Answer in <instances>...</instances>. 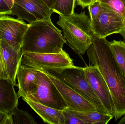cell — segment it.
<instances>
[{"instance_id": "1", "label": "cell", "mask_w": 125, "mask_h": 124, "mask_svg": "<svg viewBox=\"0 0 125 124\" xmlns=\"http://www.w3.org/2000/svg\"><path fill=\"white\" fill-rule=\"evenodd\" d=\"M86 52L90 62L98 68L107 84L117 121L125 115V78L112 54L110 42L94 35Z\"/></svg>"}, {"instance_id": "2", "label": "cell", "mask_w": 125, "mask_h": 124, "mask_svg": "<svg viewBox=\"0 0 125 124\" xmlns=\"http://www.w3.org/2000/svg\"><path fill=\"white\" fill-rule=\"evenodd\" d=\"M29 24L23 37L22 53H58L62 51L67 41L51 18Z\"/></svg>"}, {"instance_id": "3", "label": "cell", "mask_w": 125, "mask_h": 124, "mask_svg": "<svg viewBox=\"0 0 125 124\" xmlns=\"http://www.w3.org/2000/svg\"><path fill=\"white\" fill-rule=\"evenodd\" d=\"M59 17L57 24L62 29L69 46L78 54L83 55L94 35L90 17L85 12L66 17L59 15Z\"/></svg>"}, {"instance_id": "4", "label": "cell", "mask_w": 125, "mask_h": 124, "mask_svg": "<svg viewBox=\"0 0 125 124\" xmlns=\"http://www.w3.org/2000/svg\"><path fill=\"white\" fill-rule=\"evenodd\" d=\"M37 70L50 74L64 82L91 103L98 112L109 114L89 83L84 67L73 65Z\"/></svg>"}, {"instance_id": "5", "label": "cell", "mask_w": 125, "mask_h": 124, "mask_svg": "<svg viewBox=\"0 0 125 124\" xmlns=\"http://www.w3.org/2000/svg\"><path fill=\"white\" fill-rule=\"evenodd\" d=\"M36 70L38 89L29 100L57 110L67 109L66 102L49 76L43 71Z\"/></svg>"}, {"instance_id": "6", "label": "cell", "mask_w": 125, "mask_h": 124, "mask_svg": "<svg viewBox=\"0 0 125 124\" xmlns=\"http://www.w3.org/2000/svg\"><path fill=\"white\" fill-rule=\"evenodd\" d=\"M20 64L36 69L56 68L71 66L73 60L64 50L58 53H23Z\"/></svg>"}, {"instance_id": "7", "label": "cell", "mask_w": 125, "mask_h": 124, "mask_svg": "<svg viewBox=\"0 0 125 124\" xmlns=\"http://www.w3.org/2000/svg\"><path fill=\"white\" fill-rule=\"evenodd\" d=\"M91 22L94 36L106 38L114 33H119L125 27V19L102 3L100 13Z\"/></svg>"}, {"instance_id": "8", "label": "cell", "mask_w": 125, "mask_h": 124, "mask_svg": "<svg viewBox=\"0 0 125 124\" xmlns=\"http://www.w3.org/2000/svg\"><path fill=\"white\" fill-rule=\"evenodd\" d=\"M12 15L26 20L29 24L50 19L53 11L43 0H15L11 9Z\"/></svg>"}, {"instance_id": "9", "label": "cell", "mask_w": 125, "mask_h": 124, "mask_svg": "<svg viewBox=\"0 0 125 124\" xmlns=\"http://www.w3.org/2000/svg\"><path fill=\"white\" fill-rule=\"evenodd\" d=\"M29 24L7 15L0 16V40L17 52L22 51L24 35Z\"/></svg>"}, {"instance_id": "10", "label": "cell", "mask_w": 125, "mask_h": 124, "mask_svg": "<svg viewBox=\"0 0 125 124\" xmlns=\"http://www.w3.org/2000/svg\"><path fill=\"white\" fill-rule=\"evenodd\" d=\"M87 78L108 113L114 116V107L107 84L98 68L94 66L84 67Z\"/></svg>"}, {"instance_id": "11", "label": "cell", "mask_w": 125, "mask_h": 124, "mask_svg": "<svg viewBox=\"0 0 125 124\" xmlns=\"http://www.w3.org/2000/svg\"><path fill=\"white\" fill-rule=\"evenodd\" d=\"M45 73L54 83L61 94L67 106L66 109L82 112L97 111L91 103L64 82L56 77Z\"/></svg>"}, {"instance_id": "12", "label": "cell", "mask_w": 125, "mask_h": 124, "mask_svg": "<svg viewBox=\"0 0 125 124\" xmlns=\"http://www.w3.org/2000/svg\"><path fill=\"white\" fill-rule=\"evenodd\" d=\"M17 78L18 97L23 99L30 100L38 89V82L36 77V70L21 65L18 67Z\"/></svg>"}, {"instance_id": "13", "label": "cell", "mask_w": 125, "mask_h": 124, "mask_svg": "<svg viewBox=\"0 0 125 124\" xmlns=\"http://www.w3.org/2000/svg\"><path fill=\"white\" fill-rule=\"evenodd\" d=\"M14 86L9 79L0 78V111L10 114L18 107L19 98Z\"/></svg>"}, {"instance_id": "14", "label": "cell", "mask_w": 125, "mask_h": 124, "mask_svg": "<svg viewBox=\"0 0 125 124\" xmlns=\"http://www.w3.org/2000/svg\"><path fill=\"white\" fill-rule=\"evenodd\" d=\"M3 57L6 63L9 78L17 86L16 78L22 55V51L17 52L4 41L0 40Z\"/></svg>"}, {"instance_id": "15", "label": "cell", "mask_w": 125, "mask_h": 124, "mask_svg": "<svg viewBox=\"0 0 125 124\" xmlns=\"http://www.w3.org/2000/svg\"><path fill=\"white\" fill-rule=\"evenodd\" d=\"M23 100L41 117L45 123L65 124L63 110L52 108L29 100Z\"/></svg>"}, {"instance_id": "16", "label": "cell", "mask_w": 125, "mask_h": 124, "mask_svg": "<svg viewBox=\"0 0 125 124\" xmlns=\"http://www.w3.org/2000/svg\"><path fill=\"white\" fill-rule=\"evenodd\" d=\"M67 110L87 124H107L114 118L112 115L97 111L82 112Z\"/></svg>"}, {"instance_id": "17", "label": "cell", "mask_w": 125, "mask_h": 124, "mask_svg": "<svg viewBox=\"0 0 125 124\" xmlns=\"http://www.w3.org/2000/svg\"><path fill=\"white\" fill-rule=\"evenodd\" d=\"M113 56L125 78V42L114 40L110 42Z\"/></svg>"}, {"instance_id": "18", "label": "cell", "mask_w": 125, "mask_h": 124, "mask_svg": "<svg viewBox=\"0 0 125 124\" xmlns=\"http://www.w3.org/2000/svg\"><path fill=\"white\" fill-rule=\"evenodd\" d=\"M76 0H56L52 10L62 16H70L74 13Z\"/></svg>"}, {"instance_id": "19", "label": "cell", "mask_w": 125, "mask_h": 124, "mask_svg": "<svg viewBox=\"0 0 125 124\" xmlns=\"http://www.w3.org/2000/svg\"><path fill=\"white\" fill-rule=\"evenodd\" d=\"M12 124H36L33 118L26 111L18 109V107L14 108L10 114Z\"/></svg>"}, {"instance_id": "20", "label": "cell", "mask_w": 125, "mask_h": 124, "mask_svg": "<svg viewBox=\"0 0 125 124\" xmlns=\"http://www.w3.org/2000/svg\"><path fill=\"white\" fill-rule=\"evenodd\" d=\"M125 19V0H98Z\"/></svg>"}, {"instance_id": "21", "label": "cell", "mask_w": 125, "mask_h": 124, "mask_svg": "<svg viewBox=\"0 0 125 124\" xmlns=\"http://www.w3.org/2000/svg\"><path fill=\"white\" fill-rule=\"evenodd\" d=\"M91 20L98 15L102 8V3L98 0L95 1L87 6Z\"/></svg>"}, {"instance_id": "22", "label": "cell", "mask_w": 125, "mask_h": 124, "mask_svg": "<svg viewBox=\"0 0 125 124\" xmlns=\"http://www.w3.org/2000/svg\"><path fill=\"white\" fill-rule=\"evenodd\" d=\"M63 114L65 124H87L85 122L71 113L66 109L63 110Z\"/></svg>"}, {"instance_id": "23", "label": "cell", "mask_w": 125, "mask_h": 124, "mask_svg": "<svg viewBox=\"0 0 125 124\" xmlns=\"http://www.w3.org/2000/svg\"><path fill=\"white\" fill-rule=\"evenodd\" d=\"M0 78L9 79L6 63L3 57L1 41L0 40Z\"/></svg>"}, {"instance_id": "24", "label": "cell", "mask_w": 125, "mask_h": 124, "mask_svg": "<svg viewBox=\"0 0 125 124\" xmlns=\"http://www.w3.org/2000/svg\"><path fill=\"white\" fill-rule=\"evenodd\" d=\"M12 15L11 9L4 0H0V16Z\"/></svg>"}, {"instance_id": "25", "label": "cell", "mask_w": 125, "mask_h": 124, "mask_svg": "<svg viewBox=\"0 0 125 124\" xmlns=\"http://www.w3.org/2000/svg\"><path fill=\"white\" fill-rule=\"evenodd\" d=\"M0 124H12L9 114L0 111Z\"/></svg>"}, {"instance_id": "26", "label": "cell", "mask_w": 125, "mask_h": 124, "mask_svg": "<svg viewBox=\"0 0 125 124\" xmlns=\"http://www.w3.org/2000/svg\"><path fill=\"white\" fill-rule=\"evenodd\" d=\"M96 0H76V4L81 7L82 8L84 9Z\"/></svg>"}, {"instance_id": "27", "label": "cell", "mask_w": 125, "mask_h": 124, "mask_svg": "<svg viewBox=\"0 0 125 124\" xmlns=\"http://www.w3.org/2000/svg\"><path fill=\"white\" fill-rule=\"evenodd\" d=\"M48 6L49 7L52 9L53 7V5L56 0H43Z\"/></svg>"}, {"instance_id": "28", "label": "cell", "mask_w": 125, "mask_h": 124, "mask_svg": "<svg viewBox=\"0 0 125 124\" xmlns=\"http://www.w3.org/2000/svg\"><path fill=\"white\" fill-rule=\"evenodd\" d=\"M10 9L11 8L14 4L15 0H4Z\"/></svg>"}, {"instance_id": "29", "label": "cell", "mask_w": 125, "mask_h": 124, "mask_svg": "<svg viewBox=\"0 0 125 124\" xmlns=\"http://www.w3.org/2000/svg\"><path fill=\"white\" fill-rule=\"evenodd\" d=\"M119 34H121L122 36L123 37V39H124V41H125V27H124V28L123 29L122 31Z\"/></svg>"}, {"instance_id": "30", "label": "cell", "mask_w": 125, "mask_h": 124, "mask_svg": "<svg viewBox=\"0 0 125 124\" xmlns=\"http://www.w3.org/2000/svg\"><path fill=\"white\" fill-rule=\"evenodd\" d=\"M117 124H125V115L124 116L120 119V121L117 123Z\"/></svg>"}]
</instances>
